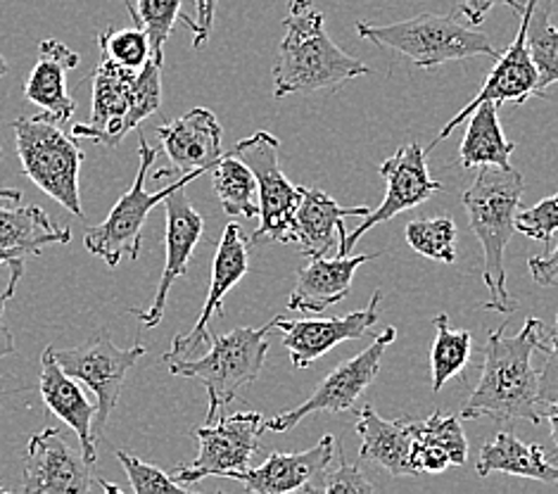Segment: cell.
<instances>
[{"instance_id":"obj_19","label":"cell","mask_w":558,"mask_h":494,"mask_svg":"<svg viewBox=\"0 0 558 494\" xmlns=\"http://www.w3.org/2000/svg\"><path fill=\"white\" fill-rule=\"evenodd\" d=\"M336 459V437L324 435L318 443L304 451L283 454L274 451L257 469H247L235 480H241L250 494H286L310 492V487Z\"/></svg>"},{"instance_id":"obj_40","label":"cell","mask_w":558,"mask_h":494,"mask_svg":"<svg viewBox=\"0 0 558 494\" xmlns=\"http://www.w3.org/2000/svg\"><path fill=\"white\" fill-rule=\"evenodd\" d=\"M24 264L26 262H15L10 264V278H8V288L3 296H0V359H5L10 354L17 352V345H15V338H12V330L5 326L3 322V314H5V304L12 300V296H15V290L20 286V280L24 276Z\"/></svg>"},{"instance_id":"obj_20","label":"cell","mask_w":558,"mask_h":494,"mask_svg":"<svg viewBox=\"0 0 558 494\" xmlns=\"http://www.w3.org/2000/svg\"><path fill=\"white\" fill-rule=\"evenodd\" d=\"M368 205L342 207L322 189H300V205L292 217V243L310 260L328 257L348 238L344 219L366 217Z\"/></svg>"},{"instance_id":"obj_3","label":"cell","mask_w":558,"mask_h":494,"mask_svg":"<svg viewBox=\"0 0 558 494\" xmlns=\"http://www.w3.org/2000/svg\"><path fill=\"white\" fill-rule=\"evenodd\" d=\"M286 36L274 67V98L292 93L338 91L344 82L371 74L368 67L340 50L326 34L324 15L302 10L283 20Z\"/></svg>"},{"instance_id":"obj_49","label":"cell","mask_w":558,"mask_h":494,"mask_svg":"<svg viewBox=\"0 0 558 494\" xmlns=\"http://www.w3.org/2000/svg\"><path fill=\"white\" fill-rule=\"evenodd\" d=\"M0 157H3V145H0Z\"/></svg>"},{"instance_id":"obj_27","label":"cell","mask_w":558,"mask_h":494,"mask_svg":"<svg viewBox=\"0 0 558 494\" xmlns=\"http://www.w3.org/2000/svg\"><path fill=\"white\" fill-rule=\"evenodd\" d=\"M70 240V226L52 221L44 207H0V250H24L29 257H36L46 245H68Z\"/></svg>"},{"instance_id":"obj_8","label":"cell","mask_w":558,"mask_h":494,"mask_svg":"<svg viewBox=\"0 0 558 494\" xmlns=\"http://www.w3.org/2000/svg\"><path fill=\"white\" fill-rule=\"evenodd\" d=\"M233 153L257 179L259 226L250 240L292 243V217L300 205V185H292L281 169V141L269 131H257L238 141Z\"/></svg>"},{"instance_id":"obj_39","label":"cell","mask_w":558,"mask_h":494,"mask_svg":"<svg viewBox=\"0 0 558 494\" xmlns=\"http://www.w3.org/2000/svg\"><path fill=\"white\" fill-rule=\"evenodd\" d=\"M544 366L539 371V405L544 407L547 402L558 399V316L554 322L551 330H544Z\"/></svg>"},{"instance_id":"obj_36","label":"cell","mask_w":558,"mask_h":494,"mask_svg":"<svg viewBox=\"0 0 558 494\" xmlns=\"http://www.w3.org/2000/svg\"><path fill=\"white\" fill-rule=\"evenodd\" d=\"M119 463L124 466V471L129 475V483L134 487L136 494H155V492H185L189 487H183L177 483L174 478L165 473L162 469H157L153 463H145L134 454H129L124 449L117 451Z\"/></svg>"},{"instance_id":"obj_32","label":"cell","mask_w":558,"mask_h":494,"mask_svg":"<svg viewBox=\"0 0 558 494\" xmlns=\"http://www.w3.org/2000/svg\"><path fill=\"white\" fill-rule=\"evenodd\" d=\"M129 8L131 17L136 20L138 26H143L145 34L150 38V50H153V62L162 67L165 62V44L171 36L174 24L181 20L193 34H197V22L191 20L181 10V0H136V10L131 0H124Z\"/></svg>"},{"instance_id":"obj_28","label":"cell","mask_w":558,"mask_h":494,"mask_svg":"<svg viewBox=\"0 0 558 494\" xmlns=\"http://www.w3.org/2000/svg\"><path fill=\"white\" fill-rule=\"evenodd\" d=\"M469 117L471 122L466 136H463L459 148L461 165L466 169L483 165L513 169L511 155L515 150V143L504 136L499 124V105L495 100H485Z\"/></svg>"},{"instance_id":"obj_35","label":"cell","mask_w":558,"mask_h":494,"mask_svg":"<svg viewBox=\"0 0 558 494\" xmlns=\"http://www.w3.org/2000/svg\"><path fill=\"white\" fill-rule=\"evenodd\" d=\"M414 437L421 443L445 449L451 466H463L469 461V439L463 435L459 417H447L442 411H435L425 419H414Z\"/></svg>"},{"instance_id":"obj_21","label":"cell","mask_w":558,"mask_h":494,"mask_svg":"<svg viewBox=\"0 0 558 494\" xmlns=\"http://www.w3.org/2000/svg\"><path fill=\"white\" fill-rule=\"evenodd\" d=\"M38 393H41L44 405L56 413V417L68 423L78 437V449L84 459L96 466L98 459V439L93 435V423H96V405L86 399L78 381L64 373L56 359V347L48 345L41 354V373H38Z\"/></svg>"},{"instance_id":"obj_47","label":"cell","mask_w":558,"mask_h":494,"mask_svg":"<svg viewBox=\"0 0 558 494\" xmlns=\"http://www.w3.org/2000/svg\"><path fill=\"white\" fill-rule=\"evenodd\" d=\"M0 200H10V203H20L22 193L15 189H0Z\"/></svg>"},{"instance_id":"obj_2","label":"cell","mask_w":558,"mask_h":494,"mask_svg":"<svg viewBox=\"0 0 558 494\" xmlns=\"http://www.w3.org/2000/svg\"><path fill=\"white\" fill-rule=\"evenodd\" d=\"M475 181L463 191L461 203L466 207L471 231L483 248V280L489 300L483 304L487 312L513 314L518 300L507 290V266L504 255L515 233V215L521 209L525 179L518 169H501L495 165L477 167Z\"/></svg>"},{"instance_id":"obj_10","label":"cell","mask_w":558,"mask_h":494,"mask_svg":"<svg viewBox=\"0 0 558 494\" xmlns=\"http://www.w3.org/2000/svg\"><path fill=\"white\" fill-rule=\"evenodd\" d=\"M148 347H117L108 333L100 330L90 336L86 342L70 347V350H58L56 359L64 373L84 383L88 390L96 395V423H93V435L102 437L105 425H108L112 411L117 409L119 395H122L126 373L145 357Z\"/></svg>"},{"instance_id":"obj_46","label":"cell","mask_w":558,"mask_h":494,"mask_svg":"<svg viewBox=\"0 0 558 494\" xmlns=\"http://www.w3.org/2000/svg\"><path fill=\"white\" fill-rule=\"evenodd\" d=\"M314 0H288V12L290 15H295V12H302V10H310Z\"/></svg>"},{"instance_id":"obj_34","label":"cell","mask_w":558,"mask_h":494,"mask_svg":"<svg viewBox=\"0 0 558 494\" xmlns=\"http://www.w3.org/2000/svg\"><path fill=\"white\" fill-rule=\"evenodd\" d=\"M98 48L100 58L124 67L129 72H141L153 60L150 38L138 24L126 26V29H114V26L105 29L98 36Z\"/></svg>"},{"instance_id":"obj_7","label":"cell","mask_w":558,"mask_h":494,"mask_svg":"<svg viewBox=\"0 0 558 494\" xmlns=\"http://www.w3.org/2000/svg\"><path fill=\"white\" fill-rule=\"evenodd\" d=\"M138 155H141V167L136 173V181L131 183V189L117 200V205L110 209L108 219L102 224L93 226L84 236V248L90 252L93 257H100L108 266H119L124 257L136 260L141 245H143V229L145 221H148L150 212L165 203V200L174 193L177 189H185L191 181L203 177L205 169L189 171L183 177L171 183L169 189H162L157 193L145 191V181L150 177V169L157 159V153L150 148L148 141L141 136L138 141Z\"/></svg>"},{"instance_id":"obj_11","label":"cell","mask_w":558,"mask_h":494,"mask_svg":"<svg viewBox=\"0 0 558 494\" xmlns=\"http://www.w3.org/2000/svg\"><path fill=\"white\" fill-rule=\"evenodd\" d=\"M395 338H397L395 326H388L383 333H378L376 340L371 342L366 350L352 357L350 362L340 364L333 373H328V376L322 381V385H318L310 395L307 402H302L295 409L276 413V417L267 419V423H264L267 425V431L286 433L295 429L300 421L310 419L312 413H318V411L340 413V411L352 409L356 399L366 393V387L378 378L385 350L395 342Z\"/></svg>"},{"instance_id":"obj_42","label":"cell","mask_w":558,"mask_h":494,"mask_svg":"<svg viewBox=\"0 0 558 494\" xmlns=\"http://www.w3.org/2000/svg\"><path fill=\"white\" fill-rule=\"evenodd\" d=\"M527 269L537 286H551L554 280H558V248L544 257H530Z\"/></svg>"},{"instance_id":"obj_30","label":"cell","mask_w":558,"mask_h":494,"mask_svg":"<svg viewBox=\"0 0 558 494\" xmlns=\"http://www.w3.org/2000/svg\"><path fill=\"white\" fill-rule=\"evenodd\" d=\"M527 50L537 67V98L558 84V26L551 24V0H535L527 20Z\"/></svg>"},{"instance_id":"obj_43","label":"cell","mask_w":558,"mask_h":494,"mask_svg":"<svg viewBox=\"0 0 558 494\" xmlns=\"http://www.w3.org/2000/svg\"><path fill=\"white\" fill-rule=\"evenodd\" d=\"M511 5L513 10H518V3L515 0H461V5H459V15H463L466 17L471 24H483L485 22V17H487V12L495 8V5Z\"/></svg>"},{"instance_id":"obj_29","label":"cell","mask_w":558,"mask_h":494,"mask_svg":"<svg viewBox=\"0 0 558 494\" xmlns=\"http://www.w3.org/2000/svg\"><path fill=\"white\" fill-rule=\"evenodd\" d=\"M211 179L226 215L243 219L259 217L257 179L235 153L219 157V162L211 167Z\"/></svg>"},{"instance_id":"obj_13","label":"cell","mask_w":558,"mask_h":494,"mask_svg":"<svg viewBox=\"0 0 558 494\" xmlns=\"http://www.w3.org/2000/svg\"><path fill=\"white\" fill-rule=\"evenodd\" d=\"M535 0H525L523 5H518V15H521V26H518V34L511 41V46L501 52L495 62V70H492L485 79V84L481 93L461 108L459 115H454L449 122L442 126V131L437 133V138L425 148V153H430L437 143L451 136V131L461 126V122H466L469 115L477 108V105L485 100H495L497 105L504 103H518L523 105L530 96H537V67L530 58L527 50V20H530V10H533Z\"/></svg>"},{"instance_id":"obj_1","label":"cell","mask_w":558,"mask_h":494,"mask_svg":"<svg viewBox=\"0 0 558 494\" xmlns=\"http://www.w3.org/2000/svg\"><path fill=\"white\" fill-rule=\"evenodd\" d=\"M544 326L530 316L521 333L507 338V324L489 333L485 342V362L481 383L475 385L459 419H492L504 425L527 421L539 425V371L533 366V354L544 345Z\"/></svg>"},{"instance_id":"obj_24","label":"cell","mask_w":558,"mask_h":494,"mask_svg":"<svg viewBox=\"0 0 558 494\" xmlns=\"http://www.w3.org/2000/svg\"><path fill=\"white\" fill-rule=\"evenodd\" d=\"M78 56L58 38H44L38 44V62L26 79L24 96L36 108L56 119L58 124H68L76 112V103L68 91V72L76 70Z\"/></svg>"},{"instance_id":"obj_45","label":"cell","mask_w":558,"mask_h":494,"mask_svg":"<svg viewBox=\"0 0 558 494\" xmlns=\"http://www.w3.org/2000/svg\"><path fill=\"white\" fill-rule=\"evenodd\" d=\"M29 260V255H26L24 250H0V266H10L15 262H26Z\"/></svg>"},{"instance_id":"obj_26","label":"cell","mask_w":558,"mask_h":494,"mask_svg":"<svg viewBox=\"0 0 558 494\" xmlns=\"http://www.w3.org/2000/svg\"><path fill=\"white\" fill-rule=\"evenodd\" d=\"M477 473L483 478L492 473H507L558 485V466L547 459L539 445H527L513 433H499L483 447L481 459H477Z\"/></svg>"},{"instance_id":"obj_33","label":"cell","mask_w":558,"mask_h":494,"mask_svg":"<svg viewBox=\"0 0 558 494\" xmlns=\"http://www.w3.org/2000/svg\"><path fill=\"white\" fill-rule=\"evenodd\" d=\"M457 224L449 217H433V219H416L407 224L404 238L409 248L421 257L433 262L454 264L457 262Z\"/></svg>"},{"instance_id":"obj_44","label":"cell","mask_w":558,"mask_h":494,"mask_svg":"<svg viewBox=\"0 0 558 494\" xmlns=\"http://www.w3.org/2000/svg\"><path fill=\"white\" fill-rule=\"evenodd\" d=\"M542 419L549 421L551 425V439L556 445V451H558V399H554V402H547L542 407Z\"/></svg>"},{"instance_id":"obj_4","label":"cell","mask_w":558,"mask_h":494,"mask_svg":"<svg viewBox=\"0 0 558 494\" xmlns=\"http://www.w3.org/2000/svg\"><path fill=\"white\" fill-rule=\"evenodd\" d=\"M274 316L262 328H233L223 336H211L207 354L169 362L174 376L201 381L209 397L207 423L219 419V411L259 378L269 354V333L276 328Z\"/></svg>"},{"instance_id":"obj_6","label":"cell","mask_w":558,"mask_h":494,"mask_svg":"<svg viewBox=\"0 0 558 494\" xmlns=\"http://www.w3.org/2000/svg\"><path fill=\"white\" fill-rule=\"evenodd\" d=\"M12 131H15L24 177H29L58 205L84 219L82 191H78L84 150L78 148L72 133H64L50 115L34 119L20 117L12 122Z\"/></svg>"},{"instance_id":"obj_15","label":"cell","mask_w":558,"mask_h":494,"mask_svg":"<svg viewBox=\"0 0 558 494\" xmlns=\"http://www.w3.org/2000/svg\"><path fill=\"white\" fill-rule=\"evenodd\" d=\"M250 272V248L247 240L241 233V226L229 224L223 229V236L217 245L215 264H211V280H209V292L203 304V312L197 316L195 326L177 336L174 345H171V352L165 354V362H177V359H191L197 357L203 350H207L211 336H209V322L211 316L219 314L223 316V298L226 292L233 290L243 280V276Z\"/></svg>"},{"instance_id":"obj_23","label":"cell","mask_w":558,"mask_h":494,"mask_svg":"<svg viewBox=\"0 0 558 494\" xmlns=\"http://www.w3.org/2000/svg\"><path fill=\"white\" fill-rule=\"evenodd\" d=\"M371 260H378V255L312 260L298 272L288 310L300 314H322L328 306L342 302L350 296L356 269Z\"/></svg>"},{"instance_id":"obj_18","label":"cell","mask_w":558,"mask_h":494,"mask_svg":"<svg viewBox=\"0 0 558 494\" xmlns=\"http://www.w3.org/2000/svg\"><path fill=\"white\" fill-rule=\"evenodd\" d=\"M134 79L136 72H129L124 67L100 58L96 70H93L90 117L88 122L72 126V136L100 143L105 148H117L126 133H131L129 108Z\"/></svg>"},{"instance_id":"obj_22","label":"cell","mask_w":558,"mask_h":494,"mask_svg":"<svg viewBox=\"0 0 558 494\" xmlns=\"http://www.w3.org/2000/svg\"><path fill=\"white\" fill-rule=\"evenodd\" d=\"M162 150L177 171H211L223 155L221 150V124L207 108H195L174 122L162 124L157 131Z\"/></svg>"},{"instance_id":"obj_50","label":"cell","mask_w":558,"mask_h":494,"mask_svg":"<svg viewBox=\"0 0 558 494\" xmlns=\"http://www.w3.org/2000/svg\"><path fill=\"white\" fill-rule=\"evenodd\" d=\"M0 492H5V487H3V485H0Z\"/></svg>"},{"instance_id":"obj_12","label":"cell","mask_w":558,"mask_h":494,"mask_svg":"<svg viewBox=\"0 0 558 494\" xmlns=\"http://www.w3.org/2000/svg\"><path fill=\"white\" fill-rule=\"evenodd\" d=\"M378 171L385 183H388V193H385L380 207L371 209L364 221L359 224L352 233H348L344 243L338 248L336 257H348L352 248L359 243V238L366 236L374 226L390 221L392 217L400 215V212L414 209L423 205L425 200H430L433 195L445 191L440 181L430 179L428 153H425V148H421L418 143L402 145L390 159H385Z\"/></svg>"},{"instance_id":"obj_14","label":"cell","mask_w":558,"mask_h":494,"mask_svg":"<svg viewBox=\"0 0 558 494\" xmlns=\"http://www.w3.org/2000/svg\"><path fill=\"white\" fill-rule=\"evenodd\" d=\"M93 490V466L58 429L32 435L24 454L22 492L26 494H86Z\"/></svg>"},{"instance_id":"obj_31","label":"cell","mask_w":558,"mask_h":494,"mask_svg":"<svg viewBox=\"0 0 558 494\" xmlns=\"http://www.w3.org/2000/svg\"><path fill=\"white\" fill-rule=\"evenodd\" d=\"M435 324V342L430 350V366H433V390L440 393L459 373L466 371L471 354H473V338L469 330H451L447 314H437Z\"/></svg>"},{"instance_id":"obj_38","label":"cell","mask_w":558,"mask_h":494,"mask_svg":"<svg viewBox=\"0 0 558 494\" xmlns=\"http://www.w3.org/2000/svg\"><path fill=\"white\" fill-rule=\"evenodd\" d=\"M312 494H333V492H348V494H371L374 492V485L368 483L364 473L356 469V466L348 463L340 459L338 469L328 471L316 480V483L310 487ZM307 492V494H310Z\"/></svg>"},{"instance_id":"obj_5","label":"cell","mask_w":558,"mask_h":494,"mask_svg":"<svg viewBox=\"0 0 558 494\" xmlns=\"http://www.w3.org/2000/svg\"><path fill=\"white\" fill-rule=\"evenodd\" d=\"M356 34L371 44L400 52L418 70H437L445 62L469 60L477 56L495 60L499 58L487 34L461 24L454 15L423 12L418 17L385 26L356 22Z\"/></svg>"},{"instance_id":"obj_17","label":"cell","mask_w":558,"mask_h":494,"mask_svg":"<svg viewBox=\"0 0 558 494\" xmlns=\"http://www.w3.org/2000/svg\"><path fill=\"white\" fill-rule=\"evenodd\" d=\"M165 212H167V236H165L167 260H165L162 276H159L157 292L148 310L129 312L136 318H141L148 328H155L159 326V322H162L169 290L174 286L177 278L185 276V272H189L193 252L205 233V219L201 212L191 205V200L183 189H177L165 200Z\"/></svg>"},{"instance_id":"obj_16","label":"cell","mask_w":558,"mask_h":494,"mask_svg":"<svg viewBox=\"0 0 558 494\" xmlns=\"http://www.w3.org/2000/svg\"><path fill=\"white\" fill-rule=\"evenodd\" d=\"M380 302L383 292L376 290L374 298L366 304V310L352 312L348 316L300 318V322H288V318L278 316L276 328L283 333V345L290 352L292 366L307 369L340 342L362 340L374 328V324H378Z\"/></svg>"},{"instance_id":"obj_41","label":"cell","mask_w":558,"mask_h":494,"mask_svg":"<svg viewBox=\"0 0 558 494\" xmlns=\"http://www.w3.org/2000/svg\"><path fill=\"white\" fill-rule=\"evenodd\" d=\"M217 5H219V0H195L197 34H195V38H193V48H203V46L209 41L211 26H215Z\"/></svg>"},{"instance_id":"obj_48","label":"cell","mask_w":558,"mask_h":494,"mask_svg":"<svg viewBox=\"0 0 558 494\" xmlns=\"http://www.w3.org/2000/svg\"><path fill=\"white\" fill-rule=\"evenodd\" d=\"M5 74H8V62L3 56H0V76H5Z\"/></svg>"},{"instance_id":"obj_9","label":"cell","mask_w":558,"mask_h":494,"mask_svg":"<svg viewBox=\"0 0 558 494\" xmlns=\"http://www.w3.org/2000/svg\"><path fill=\"white\" fill-rule=\"evenodd\" d=\"M267 419L259 411H238L219 417L195 431L197 457L189 466H179L171 478L183 487L201 483L205 478H233L250 469L259 451V437L267 431Z\"/></svg>"},{"instance_id":"obj_25","label":"cell","mask_w":558,"mask_h":494,"mask_svg":"<svg viewBox=\"0 0 558 494\" xmlns=\"http://www.w3.org/2000/svg\"><path fill=\"white\" fill-rule=\"evenodd\" d=\"M356 435L362 437L359 457L390 475H416L411 469V445H414V419H383L380 413L366 405L359 411Z\"/></svg>"},{"instance_id":"obj_37","label":"cell","mask_w":558,"mask_h":494,"mask_svg":"<svg viewBox=\"0 0 558 494\" xmlns=\"http://www.w3.org/2000/svg\"><path fill=\"white\" fill-rule=\"evenodd\" d=\"M515 231L549 245L551 236L558 233V193L551 197H544L533 209L518 212Z\"/></svg>"}]
</instances>
